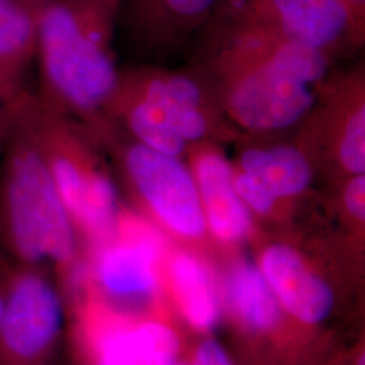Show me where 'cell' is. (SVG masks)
<instances>
[{"label": "cell", "instance_id": "cell-2", "mask_svg": "<svg viewBox=\"0 0 365 365\" xmlns=\"http://www.w3.org/2000/svg\"><path fill=\"white\" fill-rule=\"evenodd\" d=\"M0 252L75 286L84 248L58 194L43 145L39 103L27 90L0 152Z\"/></svg>", "mask_w": 365, "mask_h": 365}, {"label": "cell", "instance_id": "cell-16", "mask_svg": "<svg viewBox=\"0 0 365 365\" xmlns=\"http://www.w3.org/2000/svg\"><path fill=\"white\" fill-rule=\"evenodd\" d=\"M38 7L27 0H0V75L25 84L36 57Z\"/></svg>", "mask_w": 365, "mask_h": 365}, {"label": "cell", "instance_id": "cell-8", "mask_svg": "<svg viewBox=\"0 0 365 365\" xmlns=\"http://www.w3.org/2000/svg\"><path fill=\"white\" fill-rule=\"evenodd\" d=\"M212 16L248 22L329 56L364 36L344 0H222Z\"/></svg>", "mask_w": 365, "mask_h": 365}, {"label": "cell", "instance_id": "cell-22", "mask_svg": "<svg viewBox=\"0 0 365 365\" xmlns=\"http://www.w3.org/2000/svg\"><path fill=\"white\" fill-rule=\"evenodd\" d=\"M3 255H0V318L3 314L4 307V295H6V286H4V272H3V264H1Z\"/></svg>", "mask_w": 365, "mask_h": 365}, {"label": "cell", "instance_id": "cell-13", "mask_svg": "<svg viewBox=\"0 0 365 365\" xmlns=\"http://www.w3.org/2000/svg\"><path fill=\"white\" fill-rule=\"evenodd\" d=\"M161 274L178 312L190 327L209 333L218 325L222 300L206 261L191 250L176 249L164 257Z\"/></svg>", "mask_w": 365, "mask_h": 365}, {"label": "cell", "instance_id": "cell-5", "mask_svg": "<svg viewBox=\"0 0 365 365\" xmlns=\"http://www.w3.org/2000/svg\"><path fill=\"white\" fill-rule=\"evenodd\" d=\"M90 133L98 144L110 149L133 192L168 233L190 242L207 235L195 178L182 158L123 137L108 120Z\"/></svg>", "mask_w": 365, "mask_h": 365}, {"label": "cell", "instance_id": "cell-14", "mask_svg": "<svg viewBox=\"0 0 365 365\" xmlns=\"http://www.w3.org/2000/svg\"><path fill=\"white\" fill-rule=\"evenodd\" d=\"M225 302L235 321L249 334L274 339L288 317L261 274L256 261L235 260L223 280Z\"/></svg>", "mask_w": 365, "mask_h": 365}, {"label": "cell", "instance_id": "cell-3", "mask_svg": "<svg viewBox=\"0 0 365 365\" xmlns=\"http://www.w3.org/2000/svg\"><path fill=\"white\" fill-rule=\"evenodd\" d=\"M123 0H49L38 7L39 99L91 129L105 120L119 71L113 37Z\"/></svg>", "mask_w": 365, "mask_h": 365}, {"label": "cell", "instance_id": "cell-1", "mask_svg": "<svg viewBox=\"0 0 365 365\" xmlns=\"http://www.w3.org/2000/svg\"><path fill=\"white\" fill-rule=\"evenodd\" d=\"M206 25L220 58L222 107L233 125L272 134L306 120L327 84L329 54L226 16Z\"/></svg>", "mask_w": 365, "mask_h": 365}, {"label": "cell", "instance_id": "cell-10", "mask_svg": "<svg viewBox=\"0 0 365 365\" xmlns=\"http://www.w3.org/2000/svg\"><path fill=\"white\" fill-rule=\"evenodd\" d=\"M191 170L210 235L223 245L247 240L253 214L235 190L233 164L217 148L199 145L191 155Z\"/></svg>", "mask_w": 365, "mask_h": 365}, {"label": "cell", "instance_id": "cell-12", "mask_svg": "<svg viewBox=\"0 0 365 365\" xmlns=\"http://www.w3.org/2000/svg\"><path fill=\"white\" fill-rule=\"evenodd\" d=\"M233 170L242 188L277 206L310 188L315 167L299 145L271 144L244 149Z\"/></svg>", "mask_w": 365, "mask_h": 365}, {"label": "cell", "instance_id": "cell-20", "mask_svg": "<svg viewBox=\"0 0 365 365\" xmlns=\"http://www.w3.org/2000/svg\"><path fill=\"white\" fill-rule=\"evenodd\" d=\"M188 365H235V363L217 339L206 337L196 345Z\"/></svg>", "mask_w": 365, "mask_h": 365}, {"label": "cell", "instance_id": "cell-19", "mask_svg": "<svg viewBox=\"0 0 365 365\" xmlns=\"http://www.w3.org/2000/svg\"><path fill=\"white\" fill-rule=\"evenodd\" d=\"M344 211L357 225H364L365 221V175H356L348 178L342 190Z\"/></svg>", "mask_w": 365, "mask_h": 365}, {"label": "cell", "instance_id": "cell-6", "mask_svg": "<svg viewBox=\"0 0 365 365\" xmlns=\"http://www.w3.org/2000/svg\"><path fill=\"white\" fill-rule=\"evenodd\" d=\"M73 337L84 365H175L179 333L163 319L114 306L86 289L73 304Z\"/></svg>", "mask_w": 365, "mask_h": 365}, {"label": "cell", "instance_id": "cell-26", "mask_svg": "<svg viewBox=\"0 0 365 365\" xmlns=\"http://www.w3.org/2000/svg\"><path fill=\"white\" fill-rule=\"evenodd\" d=\"M0 255H1V252H0Z\"/></svg>", "mask_w": 365, "mask_h": 365}, {"label": "cell", "instance_id": "cell-17", "mask_svg": "<svg viewBox=\"0 0 365 365\" xmlns=\"http://www.w3.org/2000/svg\"><path fill=\"white\" fill-rule=\"evenodd\" d=\"M158 88L170 108L178 133L187 145L202 144L212 130L206 92L195 78L182 73H158Z\"/></svg>", "mask_w": 365, "mask_h": 365}, {"label": "cell", "instance_id": "cell-15", "mask_svg": "<svg viewBox=\"0 0 365 365\" xmlns=\"http://www.w3.org/2000/svg\"><path fill=\"white\" fill-rule=\"evenodd\" d=\"M222 0H128L134 36L153 45H170L206 25Z\"/></svg>", "mask_w": 365, "mask_h": 365}, {"label": "cell", "instance_id": "cell-23", "mask_svg": "<svg viewBox=\"0 0 365 365\" xmlns=\"http://www.w3.org/2000/svg\"><path fill=\"white\" fill-rule=\"evenodd\" d=\"M29 3H31L33 6H36V7H39V6H42L43 3H46V1H49V0H27Z\"/></svg>", "mask_w": 365, "mask_h": 365}, {"label": "cell", "instance_id": "cell-9", "mask_svg": "<svg viewBox=\"0 0 365 365\" xmlns=\"http://www.w3.org/2000/svg\"><path fill=\"white\" fill-rule=\"evenodd\" d=\"M288 318L307 327L327 321L336 306V294L299 250L274 242L256 260Z\"/></svg>", "mask_w": 365, "mask_h": 365}, {"label": "cell", "instance_id": "cell-7", "mask_svg": "<svg viewBox=\"0 0 365 365\" xmlns=\"http://www.w3.org/2000/svg\"><path fill=\"white\" fill-rule=\"evenodd\" d=\"M4 307L0 365H56L66 327L63 289L53 274L1 259Z\"/></svg>", "mask_w": 365, "mask_h": 365}, {"label": "cell", "instance_id": "cell-18", "mask_svg": "<svg viewBox=\"0 0 365 365\" xmlns=\"http://www.w3.org/2000/svg\"><path fill=\"white\" fill-rule=\"evenodd\" d=\"M26 92L25 84L0 75V152Z\"/></svg>", "mask_w": 365, "mask_h": 365}, {"label": "cell", "instance_id": "cell-4", "mask_svg": "<svg viewBox=\"0 0 365 365\" xmlns=\"http://www.w3.org/2000/svg\"><path fill=\"white\" fill-rule=\"evenodd\" d=\"M37 99L53 178L87 253L115 235L120 215L117 190L93 153L91 133Z\"/></svg>", "mask_w": 365, "mask_h": 365}, {"label": "cell", "instance_id": "cell-25", "mask_svg": "<svg viewBox=\"0 0 365 365\" xmlns=\"http://www.w3.org/2000/svg\"><path fill=\"white\" fill-rule=\"evenodd\" d=\"M175 365H188V363L185 364V363H182V361H178V363H176Z\"/></svg>", "mask_w": 365, "mask_h": 365}, {"label": "cell", "instance_id": "cell-21", "mask_svg": "<svg viewBox=\"0 0 365 365\" xmlns=\"http://www.w3.org/2000/svg\"><path fill=\"white\" fill-rule=\"evenodd\" d=\"M357 25L364 29L365 0H344Z\"/></svg>", "mask_w": 365, "mask_h": 365}, {"label": "cell", "instance_id": "cell-11", "mask_svg": "<svg viewBox=\"0 0 365 365\" xmlns=\"http://www.w3.org/2000/svg\"><path fill=\"white\" fill-rule=\"evenodd\" d=\"M330 92L321 93L325 102L319 99L324 106L317 113V125L312 126L318 143L306 153L310 156L315 149L327 150V160L342 175H365L364 84L356 81Z\"/></svg>", "mask_w": 365, "mask_h": 365}, {"label": "cell", "instance_id": "cell-24", "mask_svg": "<svg viewBox=\"0 0 365 365\" xmlns=\"http://www.w3.org/2000/svg\"><path fill=\"white\" fill-rule=\"evenodd\" d=\"M356 365H365L364 352L360 353V356H359V359H357V363H356Z\"/></svg>", "mask_w": 365, "mask_h": 365}]
</instances>
